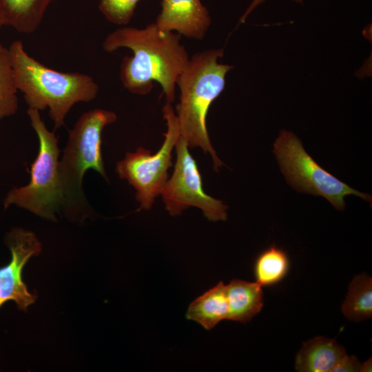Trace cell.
Masks as SVG:
<instances>
[{
  "label": "cell",
  "mask_w": 372,
  "mask_h": 372,
  "mask_svg": "<svg viewBox=\"0 0 372 372\" xmlns=\"http://www.w3.org/2000/svg\"><path fill=\"white\" fill-rule=\"evenodd\" d=\"M181 37L160 29L156 23L143 29L123 27L109 34L102 48L107 52L120 48L132 50L133 56L123 57L120 67V79L125 89L145 95L156 81L162 87L166 102L172 103L178 78L189 60L185 48L180 43Z\"/></svg>",
  "instance_id": "cell-1"
},
{
  "label": "cell",
  "mask_w": 372,
  "mask_h": 372,
  "mask_svg": "<svg viewBox=\"0 0 372 372\" xmlns=\"http://www.w3.org/2000/svg\"><path fill=\"white\" fill-rule=\"evenodd\" d=\"M8 50L18 90L23 94L30 108L49 109L54 129L64 125L65 118L75 103L96 97L99 86L90 76L46 67L27 53L20 40L13 41Z\"/></svg>",
  "instance_id": "cell-2"
},
{
  "label": "cell",
  "mask_w": 372,
  "mask_h": 372,
  "mask_svg": "<svg viewBox=\"0 0 372 372\" xmlns=\"http://www.w3.org/2000/svg\"><path fill=\"white\" fill-rule=\"evenodd\" d=\"M223 56V49L195 53L176 82L180 90L176 114L180 135L189 147H200L209 153L217 172L224 164L211 143L206 118L211 104L225 88L227 73L233 68L218 62Z\"/></svg>",
  "instance_id": "cell-3"
},
{
  "label": "cell",
  "mask_w": 372,
  "mask_h": 372,
  "mask_svg": "<svg viewBox=\"0 0 372 372\" xmlns=\"http://www.w3.org/2000/svg\"><path fill=\"white\" fill-rule=\"evenodd\" d=\"M116 120L113 112L94 109L83 114L69 132L59 162L65 197L63 209L68 216L83 218L90 213L82 188L83 177L88 169L97 172L108 181L101 152L102 133L106 125Z\"/></svg>",
  "instance_id": "cell-4"
},
{
  "label": "cell",
  "mask_w": 372,
  "mask_h": 372,
  "mask_svg": "<svg viewBox=\"0 0 372 372\" xmlns=\"http://www.w3.org/2000/svg\"><path fill=\"white\" fill-rule=\"evenodd\" d=\"M27 114L39 138V153L32 164L29 183L14 187L4 199V207L15 205L45 219L56 221V214L65 205L63 186L59 172L58 138L49 131L39 114L28 108Z\"/></svg>",
  "instance_id": "cell-5"
},
{
  "label": "cell",
  "mask_w": 372,
  "mask_h": 372,
  "mask_svg": "<svg viewBox=\"0 0 372 372\" xmlns=\"http://www.w3.org/2000/svg\"><path fill=\"white\" fill-rule=\"evenodd\" d=\"M273 152L287 182L296 191L321 196L340 211L345 207L344 197L348 195L371 202V195L351 187L318 164L293 132H280Z\"/></svg>",
  "instance_id": "cell-6"
},
{
  "label": "cell",
  "mask_w": 372,
  "mask_h": 372,
  "mask_svg": "<svg viewBox=\"0 0 372 372\" xmlns=\"http://www.w3.org/2000/svg\"><path fill=\"white\" fill-rule=\"evenodd\" d=\"M163 118L167 130L165 140L156 153L143 147L134 152H127L116 163V172L121 179L126 180L136 190L139 210H149L156 198L168 179V169L172 166V151L180 136L176 115L172 103L165 102L163 107Z\"/></svg>",
  "instance_id": "cell-7"
},
{
  "label": "cell",
  "mask_w": 372,
  "mask_h": 372,
  "mask_svg": "<svg viewBox=\"0 0 372 372\" xmlns=\"http://www.w3.org/2000/svg\"><path fill=\"white\" fill-rule=\"evenodd\" d=\"M176 152L174 172L160 194L169 214L179 216L185 209L195 207L202 211L208 220H226L227 206L204 191L198 165L180 135L176 143Z\"/></svg>",
  "instance_id": "cell-8"
},
{
  "label": "cell",
  "mask_w": 372,
  "mask_h": 372,
  "mask_svg": "<svg viewBox=\"0 0 372 372\" xmlns=\"http://www.w3.org/2000/svg\"><path fill=\"white\" fill-rule=\"evenodd\" d=\"M6 242L11 252L8 264L0 267V308L8 301L13 300L19 310L26 311L34 303L36 293H31L22 280V271L28 260L38 256L41 243L31 231L14 228L7 237Z\"/></svg>",
  "instance_id": "cell-9"
},
{
  "label": "cell",
  "mask_w": 372,
  "mask_h": 372,
  "mask_svg": "<svg viewBox=\"0 0 372 372\" xmlns=\"http://www.w3.org/2000/svg\"><path fill=\"white\" fill-rule=\"evenodd\" d=\"M211 21L209 12L200 0H162L161 11L155 23L161 30L200 40Z\"/></svg>",
  "instance_id": "cell-10"
},
{
  "label": "cell",
  "mask_w": 372,
  "mask_h": 372,
  "mask_svg": "<svg viewBox=\"0 0 372 372\" xmlns=\"http://www.w3.org/2000/svg\"><path fill=\"white\" fill-rule=\"evenodd\" d=\"M346 355L345 349L334 339L317 336L302 344L295 367L300 372H332Z\"/></svg>",
  "instance_id": "cell-11"
},
{
  "label": "cell",
  "mask_w": 372,
  "mask_h": 372,
  "mask_svg": "<svg viewBox=\"0 0 372 372\" xmlns=\"http://www.w3.org/2000/svg\"><path fill=\"white\" fill-rule=\"evenodd\" d=\"M226 291L229 305L227 320L246 323L263 307L262 286L257 282L234 279L226 285Z\"/></svg>",
  "instance_id": "cell-12"
},
{
  "label": "cell",
  "mask_w": 372,
  "mask_h": 372,
  "mask_svg": "<svg viewBox=\"0 0 372 372\" xmlns=\"http://www.w3.org/2000/svg\"><path fill=\"white\" fill-rule=\"evenodd\" d=\"M228 315L226 285L220 281L191 302L185 316L210 330L222 320H228Z\"/></svg>",
  "instance_id": "cell-13"
},
{
  "label": "cell",
  "mask_w": 372,
  "mask_h": 372,
  "mask_svg": "<svg viewBox=\"0 0 372 372\" xmlns=\"http://www.w3.org/2000/svg\"><path fill=\"white\" fill-rule=\"evenodd\" d=\"M53 0H0L6 25L21 33H32L41 24Z\"/></svg>",
  "instance_id": "cell-14"
},
{
  "label": "cell",
  "mask_w": 372,
  "mask_h": 372,
  "mask_svg": "<svg viewBox=\"0 0 372 372\" xmlns=\"http://www.w3.org/2000/svg\"><path fill=\"white\" fill-rule=\"evenodd\" d=\"M342 312L349 320L361 321L372 316V279L366 273L355 276L350 282Z\"/></svg>",
  "instance_id": "cell-15"
},
{
  "label": "cell",
  "mask_w": 372,
  "mask_h": 372,
  "mask_svg": "<svg viewBox=\"0 0 372 372\" xmlns=\"http://www.w3.org/2000/svg\"><path fill=\"white\" fill-rule=\"evenodd\" d=\"M289 268L287 254L281 248L271 245L257 257L254 265L256 282L262 286H271L280 282Z\"/></svg>",
  "instance_id": "cell-16"
},
{
  "label": "cell",
  "mask_w": 372,
  "mask_h": 372,
  "mask_svg": "<svg viewBox=\"0 0 372 372\" xmlns=\"http://www.w3.org/2000/svg\"><path fill=\"white\" fill-rule=\"evenodd\" d=\"M17 91L8 48L0 43V120L16 113Z\"/></svg>",
  "instance_id": "cell-17"
},
{
  "label": "cell",
  "mask_w": 372,
  "mask_h": 372,
  "mask_svg": "<svg viewBox=\"0 0 372 372\" xmlns=\"http://www.w3.org/2000/svg\"><path fill=\"white\" fill-rule=\"evenodd\" d=\"M141 0H100L99 8L107 21L127 25L131 21Z\"/></svg>",
  "instance_id": "cell-18"
},
{
  "label": "cell",
  "mask_w": 372,
  "mask_h": 372,
  "mask_svg": "<svg viewBox=\"0 0 372 372\" xmlns=\"http://www.w3.org/2000/svg\"><path fill=\"white\" fill-rule=\"evenodd\" d=\"M361 363L354 355L347 354L333 369L332 372H357L360 371Z\"/></svg>",
  "instance_id": "cell-19"
},
{
  "label": "cell",
  "mask_w": 372,
  "mask_h": 372,
  "mask_svg": "<svg viewBox=\"0 0 372 372\" xmlns=\"http://www.w3.org/2000/svg\"><path fill=\"white\" fill-rule=\"evenodd\" d=\"M266 0H253L250 5L247 8L245 13L242 14V16L240 19V23H244L247 19V17L249 15V14L259 5H260L262 3L265 1ZM298 3H302L303 0H293Z\"/></svg>",
  "instance_id": "cell-20"
},
{
  "label": "cell",
  "mask_w": 372,
  "mask_h": 372,
  "mask_svg": "<svg viewBox=\"0 0 372 372\" xmlns=\"http://www.w3.org/2000/svg\"><path fill=\"white\" fill-rule=\"evenodd\" d=\"M371 358H370L364 363H361L360 371L361 372H371Z\"/></svg>",
  "instance_id": "cell-21"
},
{
  "label": "cell",
  "mask_w": 372,
  "mask_h": 372,
  "mask_svg": "<svg viewBox=\"0 0 372 372\" xmlns=\"http://www.w3.org/2000/svg\"><path fill=\"white\" fill-rule=\"evenodd\" d=\"M3 25H6V22L3 13L0 8V30Z\"/></svg>",
  "instance_id": "cell-22"
}]
</instances>
